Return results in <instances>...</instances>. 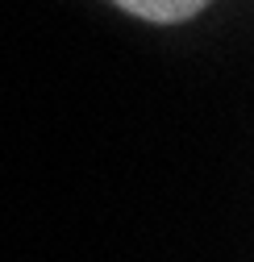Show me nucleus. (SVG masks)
Masks as SVG:
<instances>
[{
	"label": "nucleus",
	"instance_id": "nucleus-1",
	"mask_svg": "<svg viewBox=\"0 0 254 262\" xmlns=\"http://www.w3.org/2000/svg\"><path fill=\"white\" fill-rule=\"evenodd\" d=\"M113 5H121L125 13H134V17H146V21L167 25V21L196 17L204 5H213V0H113Z\"/></svg>",
	"mask_w": 254,
	"mask_h": 262
}]
</instances>
